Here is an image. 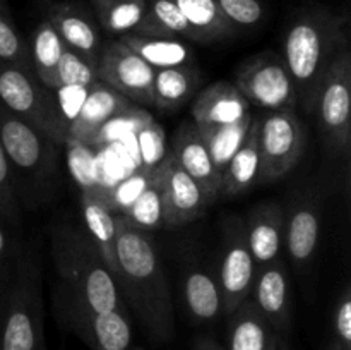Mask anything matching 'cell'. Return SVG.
Wrapping results in <instances>:
<instances>
[{"instance_id": "44", "label": "cell", "mask_w": 351, "mask_h": 350, "mask_svg": "<svg viewBox=\"0 0 351 350\" xmlns=\"http://www.w3.org/2000/svg\"><path fill=\"white\" fill-rule=\"evenodd\" d=\"M192 350H226V349L221 345V343L216 342L213 336L202 335V336H197V338L194 340Z\"/></svg>"}, {"instance_id": "19", "label": "cell", "mask_w": 351, "mask_h": 350, "mask_svg": "<svg viewBox=\"0 0 351 350\" xmlns=\"http://www.w3.org/2000/svg\"><path fill=\"white\" fill-rule=\"evenodd\" d=\"M250 113V103L233 82L218 81L201 89L192 103V119L197 127L225 126Z\"/></svg>"}, {"instance_id": "43", "label": "cell", "mask_w": 351, "mask_h": 350, "mask_svg": "<svg viewBox=\"0 0 351 350\" xmlns=\"http://www.w3.org/2000/svg\"><path fill=\"white\" fill-rule=\"evenodd\" d=\"M14 266H16V263L10 264V266H0V321H2L3 309H5V304H7V297H9Z\"/></svg>"}, {"instance_id": "2", "label": "cell", "mask_w": 351, "mask_h": 350, "mask_svg": "<svg viewBox=\"0 0 351 350\" xmlns=\"http://www.w3.org/2000/svg\"><path fill=\"white\" fill-rule=\"evenodd\" d=\"M51 254L64 290L58 307L84 309L96 314L123 309L115 277L89 233L60 226L51 237Z\"/></svg>"}, {"instance_id": "27", "label": "cell", "mask_w": 351, "mask_h": 350, "mask_svg": "<svg viewBox=\"0 0 351 350\" xmlns=\"http://www.w3.org/2000/svg\"><path fill=\"white\" fill-rule=\"evenodd\" d=\"M130 50L136 51L151 67L167 69L175 65H187L194 60L191 47L173 36H144V34H123L119 38Z\"/></svg>"}, {"instance_id": "34", "label": "cell", "mask_w": 351, "mask_h": 350, "mask_svg": "<svg viewBox=\"0 0 351 350\" xmlns=\"http://www.w3.org/2000/svg\"><path fill=\"white\" fill-rule=\"evenodd\" d=\"M57 89L60 86H82L89 88L98 82L96 62L75 54L65 47L60 62L57 67Z\"/></svg>"}, {"instance_id": "8", "label": "cell", "mask_w": 351, "mask_h": 350, "mask_svg": "<svg viewBox=\"0 0 351 350\" xmlns=\"http://www.w3.org/2000/svg\"><path fill=\"white\" fill-rule=\"evenodd\" d=\"M250 105L269 112L295 110L298 105L297 89L283 58L273 51L247 58L235 72V82Z\"/></svg>"}, {"instance_id": "22", "label": "cell", "mask_w": 351, "mask_h": 350, "mask_svg": "<svg viewBox=\"0 0 351 350\" xmlns=\"http://www.w3.org/2000/svg\"><path fill=\"white\" fill-rule=\"evenodd\" d=\"M82 218L89 237L98 247L110 273H117V222L115 213L108 208L105 194L95 189H84L81 196Z\"/></svg>"}, {"instance_id": "33", "label": "cell", "mask_w": 351, "mask_h": 350, "mask_svg": "<svg viewBox=\"0 0 351 350\" xmlns=\"http://www.w3.org/2000/svg\"><path fill=\"white\" fill-rule=\"evenodd\" d=\"M151 120L154 119L144 108H139V106L134 105L129 106V108L122 110V112H119L117 115H113L112 119L99 129V132L96 134L93 146L115 143V141L123 139V137L130 136V134L136 136V134L139 132L146 124H149Z\"/></svg>"}, {"instance_id": "45", "label": "cell", "mask_w": 351, "mask_h": 350, "mask_svg": "<svg viewBox=\"0 0 351 350\" xmlns=\"http://www.w3.org/2000/svg\"><path fill=\"white\" fill-rule=\"evenodd\" d=\"M267 350H290L288 349V343L287 340H285L283 333H278V331L273 333V338H271L269 349Z\"/></svg>"}, {"instance_id": "5", "label": "cell", "mask_w": 351, "mask_h": 350, "mask_svg": "<svg viewBox=\"0 0 351 350\" xmlns=\"http://www.w3.org/2000/svg\"><path fill=\"white\" fill-rule=\"evenodd\" d=\"M51 91L23 69L0 62V103L62 146L67 143L69 126Z\"/></svg>"}, {"instance_id": "14", "label": "cell", "mask_w": 351, "mask_h": 350, "mask_svg": "<svg viewBox=\"0 0 351 350\" xmlns=\"http://www.w3.org/2000/svg\"><path fill=\"white\" fill-rule=\"evenodd\" d=\"M132 106V102L120 95L105 82L98 81L89 86L84 103L67 130V143L93 146L96 134L103 126L122 110Z\"/></svg>"}, {"instance_id": "23", "label": "cell", "mask_w": 351, "mask_h": 350, "mask_svg": "<svg viewBox=\"0 0 351 350\" xmlns=\"http://www.w3.org/2000/svg\"><path fill=\"white\" fill-rule=\"evenodd\" d=\"M182 290L185 307L195 323L216 321L223 314L218 278L202 266L185 270Z\"/></svg>"}, {"instance_id": "18", "label": "cell", "mask_w": 351, "mask_h": 350, "mask_svg": "<svg viewBox=\"0 0 351 350\" xmlns=\"http://www.w3.org/2000/svg\"><path fill=\"white\" fill-rule=\"evenodd\" d=\"M321 235V211L312 196L291 205L285 216V247L297 266H307L315 256Z\"/></svg>"}, {"instance_id": "31", "label": "cell", "mask_w": 351, "mask_h": 350, "mask_svg": "<svg viewBox=\"0 0 351 350\" xmlns=\"http://www.w3.org/2000/svg\"><path fill=\"white\" fill-rule=\"evenodd\" d=\"M165 161L156 168L139 198L122 213L132 225L141 230H154L165 225Z\"/></svg>"}, {"instance_id": "48", "label": "cell", "mask_w": 351, "mask_h": 350, "mask_svg": "<svg viewBox=\"0 0 351 350\" xmlns=\"http://www.w3.org/2000/svg\"><path fill=\"white\" fill-rule=\"evenodd\" d=\"M0 5H5V2H3V0H0Z\"/></svg>"}, {"instance_id": "40", "label": "cell", "mask_w": 351, "mask_h": 350, "mask_svg": "<svg viewBox=\"0 0 351 350\" xmlns=\"http://www.w3.org/2000/svg\"><path fill=\"white\" fill-rule=\"evenodd\" d=\"M332 328H335V342L345 350H351V290L346 287L332 316Z\"/></svg>"}, {"instance_id": "36", "label": "cell", "mask_w": 351, "mask_h": 350, "mask_svg": "<svg viewBox=\"0 0 351 350\" xmlns=\"http://www.w3.org/2000/svg\"><path fill=\"white\" fill-rule=\"evenodd\" d=\"M154 172H156V168L147 170V168L141 167L136 174L123 178L120 184H117L115 187L105 196V201L106 205H108V208L112 209L113 213H117V215H122V213L139 198L141 192L146 189L147 182L151 180Z\"/></svg>"}, {"instance_id": "7", "label": "cell", "mask_w": 351, "mask_h": 350, "mask_svg": "<svg viewBox=\"0 0 351 350\" xmlns=\"http://www.w3.org/2000/svg\"><path fill=\"white\" fill-rule=\"evenodd\" d=\"M259 184L287 177L304 156L307 130L295 110L269 112L257 119Z\"/></svg>"}, {"instance_id": "24", "label": "cell", "mask_w": 351, "mask_h": 350, "mask_svg": "<svg viewBox=\"0 0 351 350\" xmlns=\"http://www.w3.org/2000/svg\"><path fill=\"white\" fill-rule=\"evenodd\" d=\"M201 72L194 64L158 69L153 84V106L173 112L182 108L197 93Z\"/></svg>"}, {"instance_id": "28", "label": "cell", "mask_w": 351, "mask_h": 350, "mask_svg": "<svg viewBox=\"0 0 351 350\" xmlns=\"http://www.w3.org/2000/svg\"><path fill=\"white\" fill-rule=\"evenodd\" d=\"M187 19L195 41H216L233 36L237 27L225 17L216 0H173Z\"/></svg>"}, {"instance_id": "10", "label": "cell", "mask_w": 351, "mask_h": 350, "mask_svg": "<svg viewBox=\"0 0 351 350\" xmlns=\"http://www.w3.org/2000/svg\"><path fill=\"white\" fill-rule=\"evenodd\" d=\"M98 81L119 91L132 103L153 106V84L156 69L130 50L120 40L110 41L96 62Z\"/></svg>"}, {"instance_id": "1", "label": "cell", "mask_w": 351, "mask_h": 350, "mask_svg": "<svg viewBox=\"0 0 351 350\" xmlns=\"http://www.w3.org/2000/svg\"><path fill=\"white\" fill-rule=\"evenodd\" d=\"M115 281L132 305L151 340L170 342L175 336V314L170 285L160 254L147 232L125 216L117 215Z\"/></svg>"}, {"instance_id": "30", "label": "cell", "mask_w": 351, "mask_h": 350, "mask_svg": "<svg viewBox=\"0 0 351 350\" xmlns=\"http://www.w3.org/2000/svg\"><path fill=\"white\" fill-rule=\"evenodd\" d=\"M252 120L254 117L249 113V115L243 117L239 122L225 124V126L197 127L219 177L223 175L233 154L239 151V148L245 141L250 126H252Z\"/></svg>"}, {"instance_id": "25", "label": "cell", "mask_w": 351, "mask_h": 350, "mask_svg": "<svg viewBox=\"0 0 351 350\" xmlns=\"http://www.w3.org/2000/svg\"><path fill=\"white\" fill-rule=\"evenodd\" d=\"M256 184H259V146H257V119H254L245 141L223 172L219 196L233 198V196L245 194Z\"/></svg>"}, {"instance_id": "15", "label": "cell", "mask_w": 351, "mask_h": 350, "mask_svg": "<svg viewBox=\"0 0 351 350\" xmlns=\"http://www.w3.org/2000/svg\"><path fill=\"white\" fill-rule=\"evenodd\" d=\"M170 154L175 163L201 185L209 201L215 205L219 198L221 177L216 172L204 139L194 122H184L178 127Z\"/></svg>"}, {"instance_id": "20", "label": "cell", "mask_w": 351, "mask_h": 350, "mask_svg": "<svg viewBox=\"0 0 351 350\" xmlns=\"http://www.w3.org/2000/svg\"><path fill=\"white\" fill-rule=\"evenodd\" d=\"M48 21L69 50L93 62H98L99 51L103 48L101 38L95 21L84 7L71 2L57 3L50 9Z\"/></svg>"}, {"instance_id": "21", "label": "cell", "mask_w": 351, "mask_h": 350, "mask_svg": "<svg viewBox=\"0 0 351 350\" xmlns=\"http://www.w3.org/2000/svg\"><path fill=\"white\" fill-rule=\"evenodd\" d=\"M98 23L105 31L117 36L144 34L167 36L153 21L147 0H91Z\"/></svg>"}, {"instance_id": "37", "label": "cell", "mask_w": 351, "mask_h": 350, "mask_svg": "<svg viewBox=\"0 0 351 350\" xmlns=\"http://www.w3.org/2000/svg\"><path fill=\"white\" fill-rule=\"evenodd\" d=\"M0 216L9 225L19 223V202H17L16 175L9 163L2 143H0Z\"/></svg>"}, {"instance_id": "13", "label": "cell", "mask_w": 351, "mask_h": 350, "mask_svg": "<svg viewBox=\"0 0 351 350\" xmlns=\"http://www.w3.org/2000/svg\"><path fill=\"white\" fill-rule=\"evenodd\" d=\"M211 205L201 185L185 174L168 153L165 158V225L178 226L194 222Z\"/></svg>"}, {"instance_id": "32", "label": "cell", "mask_w": 351, "mask_h": 350, "mask_svg": "<svg viewBox=\"0 0 351 350\" xmlns=\"http://www.w3.org/2000/svg\"><path fill=\"white\" fill-rule=\"evenodd\" d=\"M0 62L16 65L36 78L33 60H31L29 45L16 30L5 5H0Z\"/></svg>"}, {"instance_id": "11", "label": "cell", "mask_w": 351, "mask_h": 350, "mask_svg": "<svg viewBox=\"0 0 351 350\" xmlns=\"http://www.w3.org/2000/svg\"><path fill=\"white\" fill-rule=\"evenodd\" d=\"M0 143L5 151L14 175L17 172L31 175H47L55 168L57 144L14 115L0 103Z\"/></svg>"}, {"instance_id": "4", "label": "cell", "mask_w": 351, "mask_h": 350, "mask_svg": "<svg viewBox=\"0 0 351 350\" xmlns=\"http://www.w3.org/2000/svg\"><path fill=\"white\" fill-rule=\"evenodd\" d=\"M43 316L40 259L33 253L21 254L0 321V350H45Z\"/></svg>"}, {"instance_id": "3", "label": "cell", "mask_w": 351, "mask_h": 350, "mask_svg": "<svg viewBox=\"0 0 351 350\" xmlns=\"http://www.w3.org/2000/svg\"><path fill=\"white\" fill-rule=\"evenodd\" d=\"M345 47V19L328 10H307L288 26L281 58L305 112H312L322 78Z\"/></svg>"}, {"instance_id": "38", "label": "cell", "mask_w": 351, "mask_h": 350, "mask_svg": "<svg viewBox=\"0 0 351 350\" xmlns=\"http://www.w3.org/2000/svg\"><path fill=\"white\" fill-rule=\"evenodd\" d=\"M139 153L143 158V168L153 170L158 168L167 158V144H165V130L160 124L151 120L136 134Z\"/></svg>"}, {"instance_id": "26", "label": "cell", "mask_w": 351, "mask_h": 350, "mask_svg": "<svg viewBox=\"0 0 351 350\" xmlns=\"http://www.w3.org/2000/svg\"><path fill=\"white\" fill-rule=\"evenodd\" d=\"M230 318L226 350H267L274 329L266 321L252 299L240 304Z\"/></svg>"}, {"instance_id": "42", "label": "cell", "mask_w": 351, "mask_h": 350, "mask_svg": "<svg viewBox=\"0 0 351 350\" xmlns=\"http://www.w3.org/2000/svg\"><path fill=\"white\" fill-rule=\"evenodd\" d=\"M3 220L0 216V266H10L17 261V254H16V246H14L12 239L7 233L5 225H3Z\"/></svg>"}, {"instance_id": "9", "label": "cell", "mask_w": 351, "mask_h": 350, "mask_svg": "<svg viewBox=\"0 0 351 350\" xmlns=\"http://www.w3.org/2000/svg\"><path fill=\"white\" fill-rule=\"evenodd\" d=\"M223 256L218 285L221 292L223 314L230 316L252 295L257 266L250 254L245 225L239 216H230L223 230Z\"/></svg>"}, {"instance_id": "41", "label": "cell", "mask_w": 351, "mask_h": 350, "mask_svg": "<svg viewBox=\"0 0 351 350\" xmlns=\"http://www.w3.org/2000/svg\"><path fill=\"white\" fill-rule=\"evenodd\" d=\"M88 89L89 88H82V86H60L58 89H53V91H57L55 98H57L58 108H60L67 126H71L74 117L77 115L79 108L82 106L86 95H88Z\"/></svg>"}, {"instance_id": "47", "label": "cell", "mask_w": 351, "mask_h": 350, "mask_svg": "<svg viewBox=\"0 0 351 350\" xmlns=\"http://www.w3.org/2000/svg\"><path fill=\"white\" fill-rule=\"evenodd\" d=\"M130 350H146V349H143V347H130Z\"/></svg>"}, {"instance_id": "17", "label": "cell", "mask_w": 351, "mask_h": 350, "mask_svg": "<svg viewBox=\"0 0 351 350\" xmlns=\"http://www.w3.org/2000/svg\"><path fill=\"white\" fill-rule=\"evenodd\" d=\"M250 299L274 331H288L291 319L290 287L287 270L280 259L257 270Z\"/></svg>"}, {"instance_id": "39", "label": "cell", "mask_w": 351, "mask_h": 350, "mask_svg": "<svg viewBox=\"0 0 351 350\" xmlns=\"http://www.w3.org/2000/svg\"><path fill=\"white\" fill-rule=\"evenodd\" d=\"M226 19L235 27H252L263 21L264 7L259 0H216Z\"/></svg>"}, {"instance_id": "6", "label": "cell", "mask_w": 351, "mask_h": 350, "mask_svg": "<svg viewBox=\"0 0 351 350\" xmlns=\"http://www.w3.org/2000/svg\"><path fill=\"white\" fill-rule=\"evenodd\" d=\"M312 113L328 150L335 154H348L351 143V57L348 47L322 78L315 95Z\"/></svg>"}, {"instance_id": "46", "label": "cell", "mask_w": 351, "mask_h": 350, "mask_svg": "<svg viewBox=\"0 0 351 350\" xmlns=\"http://www.w3.org/2000/svg\"><path fill=\"white\" fill-rule=\"evenodd\" d=\"M328 350H345V349H343L341 345H338V343H336V342H332L331 345L328 347Z\"/></svg>"}, {"instance_id": "29", "label": "cell", "mask_w": 351, "mask_h": 350, "mask_svg": "<svg viewBox=\"0 0 351 350\" xmlns=\"http://www.w3.org/2000/svg\"><path fill=\"white\" fill-rule=\"evenodd\" d=\"M65 45L50 21H43L33 31L29 45L31 60H33L34 74L43 86L57 89V67L60 62Z\"/></svg>"}, {"instance_id": "16", "label": "cell", "mask_w": 351, "mask_h": 350, "mask_svg": "<svg viewBox=\"0 0 351 350\" xmlns=\"http://www.w3.org/2000/svg\"><path fill=\"white\" fill-rule=\"evenodd\" d=\"M285 216L278 202H263L247 215L245 237L257 270L274 263L285 246Z\"/></svg>"}, {"instance_id": "35", "label": "cell", "mask_w": 351, "mask_h": 350, "mask_svg": "<svg viewBox=\"0 0 351 350\" xmlns=\"http://www.w3.org/2000/svg\"><path fill=\"white\" fill-rule=\"evenodd\" d=\"M147 5H149L153 21L167 36H182L195 41L187 19H185L184 14L180 12V9H178L173 0H147Z\"/></svg>"}, {"instance_id": "12", "label": "cell", "mask_w": 351, "mask_h": 350, "mask_svg": "<svg viewBox=\"0 0 351 350\" xmlns=\"http://www.w3.org/2000/svg\"><path fill=\"white\" fill-rule=\"evenodd\" d=\"M58 316L91 350H130L132 347V326L125 309L96 314L84 309L58 307Z\"/></svg>"}]
</instances>
